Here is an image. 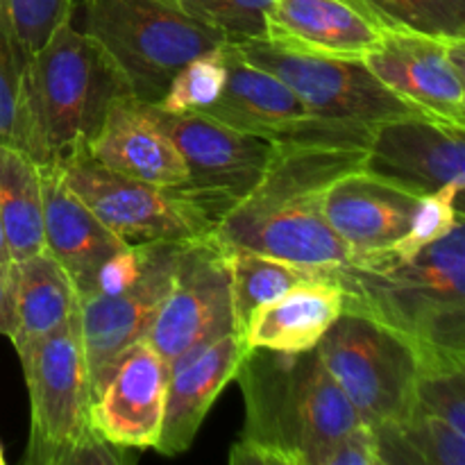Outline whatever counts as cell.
Wrapping results in <instances>:
<instances>
[{"label":"cell","mask_w":465,"mask_h":465,"mask_svg":"<svg viewBox=\"0 0 465 465\" xmlns=\"http://www.w3.org/2000/svg\"><path fill=\"white\" fill-rule=\"evenodd\" d=\"M184 243L186 241H157L148 266L136 280L112 293L80 298V327L91 400L116 359L148 336Z\"/></svg>","instance_id":"obj_15"},{"label":"cell","mask_w":465,"mask_h":465,"mask_svg":"<svg viewBox=\"0 0 465 465\" xmlns=\"http://www.w3.org/2000/svg\"><path fill=\"white\" fill-rule=\"evenodd\" d=\"M14 36L23 57L35 54L59 25L73 18L75 0H7Z\"/></svg>","instance_id":"obj_31"},{"label":"cell","mask_w":465,"mask_h":465,"mask_svg":"<svg viewBox=\"0 0 465 465\" xmlns=\"http://www.w3.org/2000/svg\"><path fill=\"white\" fill-rule=\"evenodd\" d=\"M227 77L225 44L216 50L198 54L177 71L157 107L166 112H203L221 95Z\"/></svg>","instance_id":"obj_28"},{"label":"cell","mask_w":465,"mask_h":465,"mask_svg":"<svg viewBox=\"0 0 465 465\" xmlns=\"http://www.w3.org/2000/svg\"><path fill=\"white\" fill-rule=\"evenodd\" d=\"M245 339L236 331L198 350L171 368L157 452L177 457L191 448L209 409L216 402L243 357Z\"/></svg>","instance_id":"obj_19"},{"label":"cell","mask_w":465,"mask_h":465,"mask_svg":"<svg viewBox=\"0 0 465 465\" xmlns=\"http://www.w3.org/2000/svg\"><path fill=\"white\" fill-rule=\"evenodd\" d=\"M168 375L166 361L148 339L127 348L91 400V427L118 448H157Z\"/></svg>","instance_id":"obj_16"},{"label":"cell","mask_w":465,"mask_h":465,"mask_svg":"<svg viewBox=\"0 0 465 465\" xmlns=\"http://www.w3.org/2000/svg\"><path fill=\"white\" fill-rule=\"evenodd\" d=\"M132 95L109 54L71 21L25 59L18 150L39 168L86 153L114 100Z\"/></svg>","instance_id":"obj_4"},{"label":"cell","mask_w":465,"mask_h":465,"mask_svg":"<svg viewBox=\"0 0 465 465\" xmlns=\"http://www.w3.org/2000/svg\"><path fill=\"white\" fill-rule=\"evenodd\" d=\"M465 127L402 116L372 127L361 171L418 198L465 189Z\"/></svg>","instance_id":"obj_14"},{"label":"cell","mask_w":465,"mask_h":465,"mask_svg":"<svg viewBox=\"0 0 465 465\" xmlns=\"http://www.w3.org/2000/svg\"><path fill=\"white\" fill-rule=\"evenodd\" d=\"M82 32L109 54L139 103H159L182 66L227 44L175 0H82Z\"/></svg>","instance_id":"obj_5"},{"label":"cell","mask_w":465,"mask_h":465,"mask_svg":"<svg viewBox=\"0 0 465 465\" xmlns=\"http://www.w3.org/2000/svg\"><path fill=\"white\" fill-rule=\"evenodd\" d=\"M391 27L363 0H272L263 39L325 57L363 59Z\"/></svg>","instance_id":"obj_17"},{"label":"cell","mask_w":465,"mask_h":465,"mask_svg":"<svg viewBox=\"0 0 465 465\" xmlns=\"http://www.w3.org/2000/svg\"><path fill=\"white\" fill-rule=\"evenodd\" d=\"M234 381L245 404L234 465H312L318 450L361 425L316 348H245Z\"/></svg>","instance_id":"obj_2"},{"label":"cell","mask_w":465,"mask_h":465,"mask_svg":"<svg viewBox=\"0 0 465 465\" xmlns=\"http://www.w3.org/2000/svg\"><path fill=\"white\" fill-rule=\"evenodd\" d=\"M127 450L109 443L107 439L94 431L80 443V448L71 454L66 465H121L127 461Z\"/></svg>","instance_id":"obj_34"},{"label":"cell","mask_w":465,"mask_h":465,"mask_svg":"<svg viewBox=\"0 0 465 465\" xmlns=\"http://www.w3.org/2000/svg\"><path fill=\"white\" fill-rule=\"evenodd\" d=\"M375 434L381 465H465V436L416 409L404 422L380 427Z\"/></svg>","instance_id":"obj_26"},{"label":"cell","mask_w":465,"mask_h":465,"mask_svg":"<svg viewBox=\"0 0 465 465\" xmlns=\"http://www.w3.org/2000/svg\"><path fill=\"white\" fill-rule=\"evenodd\" d=\"M189 16L221 32L227 41L263 36V14L272 0H175Z\"/></svg>","instance_id":"obj_29"},{"label":"cell","mask_w":465,"mask_h":465,"mask_svg":"<svg viewBox=\"0 0 465 465\" xmlns=\"http://www.w3.org/2000/svg\"><path fill=\"white\" fill-rule=\"evenodd\" d=\"M68 189L127 243L212 236L225 213L186 189L145 184L107 171L86 153L57 168Z\"/></svg>","instance_id":"obj_7"},{"label":"cell","mask_w":465,"mask_h":465,"mask_svg":"<svg viewBox=\"0 0 465 465\" xmlns=\"http://www.w3.org/2000/svg\"><path fill=\"white\" fill-rule=\"evenodd\" d=\"M413 409L448 422L465 436V368L420 371Z\"/></svg>","instance_id":"obj_30"},{"label":"cell","mask_w":465,"mask_h":465,"mask_svg":"<svg viewBox=\"0 0 465 465\" xmlns=\"http://www.w3.org/2000/svg\"><path fill=\"white\" fill-rule=\"evenodd\" d=\"M316 352L363 425H400L416 404L420 359L407 336L345 309L318 341Z\"/></svg>","instance_id":"obj_6"},{"label":"cell","mask_w":465,"mask_h":465,"mask_svg":"<svg viewBox=\"0 0 465 465\" xmlns=\"http://www.w3.org/2000/svg\"><path fill=\"white\" fill-rule=\"evenodd\" d=\"M143 104L184 159L186 182L182 189L216 204L223 213L262 182L280 150L272 141L234 130L207 114H177Z\"/></svg>","instance_id":"obj_11"},{"label":"cell","mask_w":465,"mask_h":465,"mask_svg":"<svg viewBox=\"0 0 465 465\" xmlns=\"http://www.w3.org/2000/svg\"><path fill=\"white\" fill-rule=\"evenodd\" d=\"M0 465H5V454H3V445H0Z\"/></svg>","instance_id":"obj_37"},{"label":"cell","mask_w":465,"mask_h":465,"mask_svg":"<svg viewBox=\"0 0 465 465\" xmlns=\"http://www.w3.org/2000/svg\"><path fill=\"white\" fill-rule=\"evenodd\" d=\"M227 77L221 95L200 114L234 130L286 143H350L368 145L372 127L345 125L313 116L289 84L272 73L245 62L227 41Z\"/></svg>","instance_id":"obj_12"},{"label":"cell","mask_w":465,"mask_h":465,"mask_svg":"<svg viewBox=\"0 0 465 465\" xmlns=\"http://www.w3.org/2000/svg\"><path fill=\"white\" fill-rule=\"evenodd\" d=\"M345 309L366 313L407 336L420 371L465 368V225L411 259L368 268H341Z\"/></svg>","instance_id":"obj_3"},{"label":"cell","mask_w":465,"mask_h":465,"mask_svg":"<svg viewBox=\"0 0 465 465\" xmlns=\"http://www.w3.org/2000/svg\"><path fill=\"white\" fill-rule=\"evenodd\" d=\"M232 331H236V322L225 245L213 234L186 241L145 339L171 371L182 359Z\"/></svg>","instance_id":"obj_10"},{"label":"cell","mask_w":465,"mask_h":465,"mask_svg":"<svg viewBox=\"0 0 465 465\" xmlns=\"http://www.w3.org/2000/svg\"><path fill=\"white\" fill-rule=\"evenodd\" d=\"M25 57L16 36H0V145L18 150L21 127V73Z\"/></svg>","instance_id":"obj_32"},{"label":"cell","mask_w":465,"mask_h":465,"mask_svg":"<svg viewBox=\"0 0 465 465\" xmlns=\"http://www.w3.org/2000/svg\"><path fill=\"white\" fill-rule=\"evenodd\" d=\"M21 359L30 395L27 465H66L91 427V384L80 313Z\"/></svg>","instance_id":"obj_8"},{"label":"cell","mask_w":465,"mask_h":465,"mask_svg":"<svg viewBox=\"0 0 465 465\" xmlns=\"http://www.w3.org/2000/svg\"><path fill=\"white\" fill-rule=\"evenodd\" d=\"M44 198L45 252L71 275L77 293H84L100 268L127 248L62 180L57 168H39Z\"/></svg>","instance_id":"obj_21"},{"label":"cell","mask_w":465,"mask_h":465,"mask_svg":"<svg viewBox=\"0 0 465 465\" xmlns=\"http://www.w3.org/2000/svg\"><path fill=\"white\" fill-rule=\"evenodd\" d=\"M366 145H280L266 175L218 223L225 248L252 250L318 271L354 266L348 245L325 218V193L339 177L361 168Z\"/></svg>","instance_id":"obj_1"},{"label":"cell","mask_w":465,"mask_h":465,"mask_svg":"<svg viewBox=\"0 0 465 465\" xmlns=\"http://www.w3.org/2000/svg\"><path fill=\"white\" fill-rule=\"evenodd\" d=\"M391 30L465 39V0H363Z\"/></svg>","instance_id":"obj_27"},{"label":"cell","mask_w":465,"mask_h":465,"mask_svg":"<svg viewBox=\"0 0 465 465\" xmlns=\"http://www.w3.org/2000/svg\"><path fill=\"white\" fill-rule=\"evenodd\" d=\"M336 272L339 271L302 282L259 307L243 330L248 348L280 352H304L316 348L322 334L345 312V289Z\"/></svg>","instance_id":"obj_22"},{"label":"cell","mask_w":465,"mask_h":465,"mask_svg":"<svg viewBox=\"0 0 465 465\" xmlns=\"http://www.w3.org/2000/svg\"><path fill=\"white\" fill-rule=\"evenodd\" d=\"M312 465H381L380 445L372 427L357 425L321 448Z\"/></svg>","instance_id":"obj_33"},{"label":"cell","mask_w":465,"mask_h":465,"mask_svg":"<svg viewBox=\"0 0 465 465\" xmlns=\"http://www.w3.org/2000/svg\"><path fill=\"white\" fill-rule=\"evenodd\" d=\"M12 271L14 331L9 341L18 357H23L80 313V293L71 275L45 250L12 262Z\"/></svg>","instance_id":"obj_23"},{"label":"cell","mask_w":465,"mask_h":465,"mask_svg":"<svg viewBox=\"0 0 465 465\" xmlns=\"http://www.w3.org/2000/svg\"><path fill=\"white\" fill-rule=\"evenodd\" d=\"M5 263H12V257H9L7 241H5V232H3V223H0V266H5Z\"/></svg>","instance_id":"obj_36"},{"label":"cell","mask_w":465,"mask_h":465,"mask_svg":"<svg viewBox=\"0 0 465 465\" xmlns=\"http://www.w3.org/2000/svg\"><path fill=\"white\" fill-rule=\"evenodd\" d=\"M86 154L107 171L145 184L177 189L186 182L182 154L132 95L114 100Z\"/></svg>","instance_id":"obj_20"},{"label":"cell","mask_w":465,"mask_h":465,"mask_svg":"<svg viewBox=\"0 0 465 465\" xmlns=\"http://www.w3.org/2000/svg\"><path fill=\"white\" fill-rule=\"evenodd\" d=\"M420 200L357 168L327 189L325 218L357 266L389 252L407 234Z\"/></svg>","instance_id":"obj_18"},{"label":"cell","mask_w":465,"mask_h":465,"mask_svg":"<svg viewBox=\"0 0 465 465\" xmlns=\"http://www.w3.org/2000/svg\"><path fill=\"white\" fill-rule=\"evenodd\" d=\"M0 223L12 262L45 250L41 171L9 145H0Z\"/></svg>","instance_id":"obj_24"},{"label":"cell","mask_w":465,"mask_h":465,"mask_svg":"<svg viewBox=\"0 0 465 465\" xmlns=\"http://www.w3.org/2000/svg\"><path fill=\"white\" fill-rule=\"evenodd\" d=\"M230 44L245 62L289 84L304 107L322 121L375 127L393 118L422 114L386 89L363 59L304 53L277 45L263 36Z\"/></svg>","instance_id":"obj_9"},{"label":"cell","mask_w":465,"mask_h":465,"mask_svg":"<svg viewBox=\"0 0 465 465\" xmlns=\"http://www.w3.org/2000/svg\"><path fill=\"white\" fill-rule=\"evenodd\" d=\"M363 64L418 112L465 127V39L389 30Z\"/></svg>","instance_id":"obj_13"},{"label":"cell","mask_w":465,"mask_h":465,"mask_svg":"<svg viewBox=\"0 0 465 465\" xmlns=\"http://www.w3.org/2000/svg\"><path fill=\"white\" fill-rule=\"evenodd\" d=\"M227 266H230L232 307H234L236 331L243 336L245 325L263 304L272 302L293 286L316 277L331 275L334 271H318V268L298 266L284 259L268 257L252 250L225 248Z\"/></svg>","instance_id":"obj_25"},{"label":"cell","mask_w":465,"mask_h":465,"mask_svg":"<svg viewBox=\"0 0 465 465\" xmlns=\"http://www.w3.org/2000/svg\"><path fill=\"white\" fill-rule=\"evenodd\" d=\"M14 331V271L12 263L0 266V336Z\"/></svg>","instance_id":"obj_35"}]
</instances>
